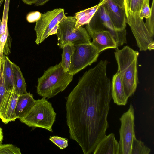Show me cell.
<instances>
[{
    "instance_id": "6da1fadb",
    "label": "cell",
    "mask_w": 154,
    "mask_h": 154,
    "mask_svg": "<svg viewBox=\"0 0 154 154\" xmlns=\"http://www.w3.org/2000/svg\"><path fill=\"white\" fill-rule=\"evenodd\" d=\"M108 62L100 60L86 71L66 97V121L70 138L84 154L93 152L106 136L112 98L111 82L107 74Z\"/></svg>"
},
{
    "instance_id": "7a4b0ae2",
    "label": "cell",
    "mask_w": 154,
    "mask_h": 154,
    "mask_svg": "<svg viewBox=\"0 0 154 154\" xmlns=\"http://www.w3.org/2000/svg\"><path fill=\"white\" fill-rule=\"evenodd\" d=\"M114 54L118 65V71L128 98L135 92L138 83L137 59L139 52L128 46L119 50Z\"/></svg>"
},
{
    "instance_id": "3957f363",
    "label": "cell",
    "mask_w": 154,
    "mask_h": 154,
    "mask_svg": "<svg viewBox=\"0 0 154 154\" xmlns=\"http://www.w3.org/2000/svg\"><path fill=\"white\" fill-rule=\"evenodd\" d=\"M73 76L65 71L61 62L51 66L38 79L37 93L46 98L53 97L66 88L72 80Z\"/></svg>"
},
{
    "instance_id": "277c9868",
    "label": "cell",
    "mask_w": 154,
    "mask_h": 154,
    "mask_svg": "<svg viewBox=\"0 0 154 154\" xmlns=\"http://www.w3.org/2000/svg\"><path fill=\"white\" fill-rule=\"evenodd\" d=\"M56 116L51 103L42 97L36 100L29 111L20 120L29 127L43 128L52 132Z\"/></svg>"
},
{
    "instance_id": "5b68a950",
    "label": "cell",
    "mask_w": 154,
    "mask_h": 154,
    "mask_svg": "<svg viewBox=\"0 0 154 154\" xmlns=\"http://www.w3.org/2000/svg\"><path fill=\"white\" fill-rule=\"evenodd\" d=\"M74 16L66 17L59 24L56 33L59 47L71 42L73 45L90 44L91 38L86 29L82 26L76 29Z\"/></svg>"
},
{
    "instance_id": "8992f818",
    "label": "cell",
    "mask_w": 154,
    "mask_h": 154,
    "mask_svg": "<svg viewBox=\"0 0 154 154\" xmlns=\"http://www.w3.org/2000/svg\"><path fill=\"white\" fill-rule=\"evenodd\" d=\"M66 17L64 10L61 8L41 14L40 17L36 21L34 28L36 44L39 45L49 36L56 34L59 24Z\"/></svg>"
},
{
    "instance_id": "52a82bcc",
    "label": "cell",
    "mask_w": 154,
    "mask_h": 154,
    "mask_svg": "<svg viewBox=\"0 0 154 154\" xmlns=\"http://www.w3.org/2000/svg\"><path fill=\"white\" fill-rule=\"evenodd\" d=\"M68 72L73 75L96 61L99 53L91 43L74 45Z\"/></svg>"
},
{
    "instance_id": "ba28073f",
    "label": "cell",
    "mask_w": 154,
    "mask_h": 154,
    "mask_svg": "<svg viewBox=\"0 0 154 154\" xmlns=\"http://www.w3.org/2000/svg\"><path fill=\"white\" fill-rule=\"evenodd\" d=\"M139 13L126 12V23L130 26L140 51L153 50L154 48L153 37L147 30Z\"/></svg>"
},
{
    "instance_id": "9c48e42d",
    "label": "cell",
    "mask_w": 154,
    "mask_h": 154,
    "mask_svg": "<svg viewBox=\"0 0 154 154\" xmlns=\"http://www.w3.org/2000/svg\"><path fill=\"white\" fill-rule=\"evenodd\" d=\"M134 112L133 106L131 104L128 110L119 119L121 126L119 130L118 154L131 153L133 140L135 136Z\"/></svg>"
},
{
    "instance_id": "30bf717a",
    "label": "cell",
    "mask_w": 154,
    "mask_h": 154,
    "mask_svg": "<svg viewBox=\"0 0 154 154\" xmlns=\"http://www.w3.org/2000/svg\"><path fill=\"white\" fill-rule=\"evenodd\" d=\"M19 96L15 85L6 91L0 106V119L4 123L7 124L17 119L14 112Z\"/></svg>"
},
{
    "instance_id": "8fae6325",
    "label": "cell",
    "mask_w": 154,
    "mask_h": 154,
    "mask_svg": "<svg viewBox=\"0 0 154 154\" xmlns=\"http://www.w3.org/2000/svg\"><path fill=\"white\" fill-rule=\"evenodd\" d=\"M105 0L104 5L116 30L125 29L126 16L125 8L119 7L112 0Z\"/></svg>"
},
{
    "instance_id": "7c38bea8",
    "label": "cell",
    "mask_w": 154,
    "mask_h": 154,
    "mask_svg": "<svg viewBox=\"0 0 154 154\" xmlns=\"http://www.w3.org/2000/svg\"><path fill=\"white\" fill-rule=\"evenodd\" d=\"M93 39L91 43L100 53L109 48H117L116 43L110 32L103 30L94 33L90 36Z\"/></svg>"
},
{
    "instance_id": "4fadbf2b",
    "label": "cell",
    "mask_w": 154,
    "mask_h": 154,
    "mask_svg": "<svg viewBox=\"0 0 154 154\" xmlns=\"http://www.w3.org/2000/svg\"><path fill=\"white\" fill-rule=\"evenodd\" d=\"M118 143L114 134L106 136L97 144L93 152L94 154H118Z\"/></svg>"
},
{
    "instance_id": "5bb4252c",
    "label": "cell",
    "mask_w": 154,
    "mask_h": 154,
    "mask_svg": "<svg viewBox=\"0 0 154 154\" xmlns=\"http://www.w3.org/2000/svg\"><path fill=\"white\" fill-rule=\"evenodd\" d=\"M112 98L118 105H125L128 98L126 96L119 73L117 72L112 78L111 82Z\"/></svg>"
},
{
    "instance_id": "9a60e30c",
    "label": "cell",
    "mask_w": 154,
    "mask_h": 154,
    "mask_svg": "<svg viewBox=\"0 0 154 154\" xmlns=\"http://www.w3.org/2000/svg\"><path fill=\"white\" fill-rule=\"evenodd\" d=\"M35 100L29 92L20 95L14 112L17 119H20L25 116L34 105Z\"/></svg>"
},
{
    "instance_id": "2e32d148",
    "label": "cell",
    "mask_w": 154,
    "mask_h": 154,
    "mask_svg": "<svg viewBox=\"0 0 154 154\" xmlns=\"http://www.w3.org/2000/svg\"><path fill=\"white\" fill-rule=\"evenodd\" d=\"M105 2V0H100L98 4L76 13L74 16L76 20L75 29H77L79 27L87 24L99 7Z\"/></svg>"
},
{
    "instance_id": "e0dca14e",
    "label": "cell",
    "mask_w": 154,
    "mask_h": 154,
    "mask_svg": "<svg viewBox=\"0 0 154 154\" xmlns=\"http://www.w3.org/2000/svg\"><path fill=\"white\" fill-rule=\"evenodd\" d=\"M3 74L6 91L14 85L15 86L14 72L10 61L7 56H2Z\"/></svg>"
},
{
    "instance_id": "ac0fdd59",
    "label": "cell",
    "mask_w": 154,
    "mask_h": 154,
    "mask_svg": "<svg viewBox=\"0 0 154 154\" xmlns=\"http://www.w3.org/2000/svg\"><path fill=\"white\" fill-rule=\"evenodd\" d=\"M14 72L17 92L20 95L27 92L24 78L19 66L11 62Z\"/></svg>"
},
{
    "instance_id": "d6986e66",
    "label": "cell",
    "mask_w": 154,
    "mask_h": 154,
    "mask_svg": "<svg viewBox=\"0 0 154 154\" xmlns=\"http://www.w3.org/2000/svg\"><path fill=\"white\" fill-rule=\"evenodd\" d=\"M104 4L100 5L96 11L103 30L109 31L115 30L114 26L104 7Z\"/></svg>"
},
{
    "instance_id": "ffe728a7",
    "label": "cell",
    "mask_w": 154,
    "mask_h": 154,
    "mask_svg": "<svg viewBox=\"0 0 154 154\" xmlns=\"http://www.w3.org/2000/svg\"><path fill=\"white\" fill-rule=\"evenodd\" d=\"M62 60L61 65L65 71L68 72L71 57L75 49L74 45L71 42H68L64 45L63 48Z\"/></svg>"
},
{
    "instance_id": "44dd1931",
    "label": "cell",
    "mask_w": 154,
    "mask_h": 154,
    "mask_svg": "<svg viewBox=\"0 0 154 154\" xmlns=\"http://www.w3.org/2000/svg\"><path fill=\"white\" fill-rule=\"evenodd\" d=\"M125 12L139 13L144 0H124Z\"/></svg>"
},
{
    "instance_id": "7402d4cb",
    "label": "cell",
    "mask_w": 154,
    "mask_h": 154,
    "mask_svg": "<svg viewBox=\"0 0 154 154\" xmlns=\"http://www.w3.org/2000/svg\"><path fill=\"white\" fill-rule=\"evenodd\" d=\"M151 149L146 146L144 143L137 140L134 136L131 146V154H149Z\"/></svg>"
},
{
    "instance_id": "603a6c76",
    "label": "cell",
    "mask_w": 154,
    "mask_h": 154,
    "mask_svg": "<svg viewBox=\"0 0 154 154\" xmlns=\"http://www.w3.org/2000/svg\"><path fill=\"white\" fill-rule=\"evenodd\" d=\"M0 154H21L20 149L11 144L0 145Z\"/></svg>"
},
{
    "instance_id": "cb8c5ba5",
    "label": "cell",
    "mask_w": 154,
    "mask_h": 154,
    "mask_svg": "<svg viewBox=\"0 0 154 154\" xmlns=\"http://www.w3.org/2000/svg\"><path fill=\"white\" fill-rule=\"evenodd\" d=\"M151 14L149 17L146 19L145 26L151 35L153 37L154 33V0H152L151 7Z\"/></svg>"
},
{
    "instance_id": "d4e9b609",
    "label": "cell",
    "mask_w": 154,
    "mask_h": 154,
    "mask_svg": "<svg viewBox=\"0 0 154 154\" xmlns=\"http://www.w3.org/2000/svg\"><path fill=\"white\" fill-rule=\"evenodd\" d=\"M3 55H0V106L6 92L3 74Z\"/></svg>"
},
{
    "instance_id": "484cf974",
    "label": "cell",
    "mask_w": 154,
    "mask_h": 154,
    "mask_svg": "<svg viewBox=\"0 0 154 154\" xmlns=\"http://www.w3.org/2000/svg\"><path fill=\"white\" fill-rule=\"evenodd\" d=\"M49 139L60 149H64L68 146V140L66 138L57 136H53L50 137Z\"/></svg>"
},
{
    "instance_id": "4316f807",
    "label": "cell",
    "mask_w": 154,
    "mask_h": 154,
    "mask_svg": "<svg viewBox=\"0 0 154 154\" xmlns=\"http://www.w3.org/2000/svg\"><path fill=\"white\" fill-rule=\"evenodd\" d=\"M149 0H144L139 14L140 17L142 19L144 18L147 19L150 15L151 9L149 7Z\"/></svg>"
},
{
    "instance_id": "83f0119b",
    "label": "cell",
    "mask_w": 154,
    "mask_h": 154,
    "mask_svg": "<svg viewBox=\"0 0 154 154\" xmlns=\"http://www.w3.org/2000/svg\"><path fill=\"white\" fill-rule=\"evenodd\" d=\"M9 36L8 30L4 34L0 36V55L3 54V49Z\"/></svg>"
},
{
    "instance_id": "f1b7e54d",
    "label": "cell",
    "mask_w": 154,
    "mask_h": 154,
    "mask_svg": "<svg viewBox=\"0 0 154 154\" xmlns=\"http://www.w3.org/2000/svg\"><path fill=\"white\" fill-rule=\"evenodd\" d=\"M41 13L38 11L29 13L27 16L26 20L29 23L36 22L40 17Z\"/></svg>"
},
{
    "instance_id": "f546056e",
    "label": "cell",
    "mask_w": 154,
    "mask_h": 154,
    "mask_svg": "<svg viewBox=\"0 0 154 154\" xmlns=\"http://www.w3.org/2000/svg\"><path fill=\"white\" fill-rule=\"evenodd\" d=\"M121 8H125L124 0H112Z\"/></svg>"
},
{
    "instance_id": "4dcf8cb0",
    "label": "cell",
    "mask_w": 154,
    "mask_h": 154,
    "mask_svg": "<svg viewBox=\"0 0 154 154\" xmlns=\"http://www.w3.org/2000/svg\"><path fill=\"white\" fill-rule=\"evenodd\" d=\"M23 2L25 4L31 5L32 4H35L38 1V0H22Z\"/></svg>"
},
{
    "instance_id": "1f68e13d",
    "label": "cell",
    "mask_w": 154,
    "mask_h": 154,
    "mask_svg": "<svg viewBox=\"0 0 154 154\" xmlns=\"http://www.w3.org/2000/svg\"><path fill=\"white\" fill-rule=\"evenodd\" d=\"M50 0H38L35 4V5L36 6L43 5Z\"/></svg>"
},
{
    "instance_id": "d6a6232c",
    "label": "cell",
    "mask_w": 154,
    "mask_h": 154,
    "mask_svg": "<svg viewBox=\"0 0 154 154\" xmlns=\"http://www.w3.org/2000/svg\"><path fill=\"white\" fill-rule=\"evenodd\" d=\"M3 137L2 130L0 127V145L2 144L3 139Z\"/></svg>"
},
{
    "instance_id": "836d02e7",
    "label": "cell",
    "mask_w": 154,
    "mask_h": 154,
    "mask_svg": "<svg viewBox=\"0 0 154 154\" xmlns=\"http://www.w3.org/2000/svg\"><path fill=\"white\" fill-rule=\"evenodd\" d=\"M1 20L0 19V26L1 25Z\"/></svg>"
},
{
    "instance_id": "e575fe53",
    "label": "cell",
    "mask_w": 154,
    "mask_h": 154,
    "mask_svg": "<svg viewBox=\"0 0 154 154\" xmlns=\"http://www.w3.org/2000/svg\"><path fill=\"white\" fill-rule=\"evenodd\" d=\"M2 2V1H0V4H1V2Z\"/></svg>"
},
{
    "instance_id": "d590c367",
    "label": "cell",
    "mask_w": 154,
    "mask_h": 154,
    "mask_svg": "<svg viewBox=\"0 0 154 154\" xmlns=\"http://www.w3.org/2000/svg\"><path fill=\"white\" fill-rule=\"evenodd\" d=\"M4 0H0V1H3Z\"/></svg>"
}]
</instances>
